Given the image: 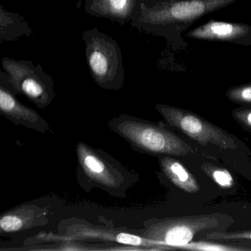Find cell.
<instances>
[{"instance_id":"9","label":"cell","mask_w":251,"mask_h":251,"mask_svg":"<svg viewBox=\"0 0 251 251\" xmlns=\"http://www.w3.org/2000/svg\"><path fill=\"white\" fill-rule=\"evenodd\" d=\"M53 204L30 201L20 204L1 214L0 232L14 233L47 226L55 214Z\"/></svg>"},{"instance_id":"12","label":"cell","mask_w":251,"mask_h":251,"mask_svg":"<svg viewBox=\"0 0 251 251\" xmlns=\"http://www.w3.org/2000/svg\"><path fill=\"white\" fill-rule=\"evenodd\" d=\"M146 0H86L84 11L89 15L119 23H131Z\"/></svg>"},{"instance_id":"2","label":"cell","mask_w":251,"mask_h":251,"mask_svg":"<svg viewBox=\"0 0 251 251\" xmlns=\"http://www.w3.org/2000/svg\"><path fill=\"white\" fill-rule=\"evenodd\" d=\"M76 154L77 182L86 193L97 188L114 198L124 199L127 191L139 181L136 172L125 167L103 150L80 142Z\"/></svg>"},{"instance_id":"8","label":"cell","mask_w":251,"mask_h":251,"mask_svg":"<svg viewBox=\"0 0 251 251\" xmlns=\"http://www.w3.org/2000/svg\"><path fill=\"white\" fill-rule=\"evenodd\" d=\"M60 239L55 241H83V242H100L117 244L129 246L133 250L167 251L168 247L142 236L141 233H132L120 229L94 226L85 222L68 221L60 226Z\"/></svg>"},{"instance_id":"13","label":"cell","mask_w":251,"mask_h":251,"mask_svg":"<svg viewBox=\"0 0 251 251\" xmlns=\"http://www.w3.org/2000/svg\"><path fill=\"white\" fill-rule=\"evenodd\" d=\"M160 168L167 179L178 189L187 193H197L201 186L195 176L173 156H160Z\"/></svg>"},{"instance_id":"7","label":"cell","mask_w":251,"mask_h":251,"mask_svg":"<svg viewBox=\"0 0 251 251\" xmlns=\"http://www.w3.org/2000/svg\"><path fill=\"white\" fill-rule=\"evenodd\" d=\"M155 110L167 126L202 146L212 145L222 150H236V139L201 116L183 108L157 104Z\"/></svg>"},{"instance_id":"4","label":"cell","mask_w":251,"mask_h":251,"mask_svg":"<svg viewBox=\"0 0 251 251\" xmlns=\"http://www.w3.org/2000/svg\"><path fill=\"white\" fill-rule=\"evenodd\" d=\"M233 219L223 213L152 218L145 222L141 234L173 249L193 241L201 232L227 227Z\"/></svg>"},{"instance_id":"11","label":"cell","mask_w":251,"mask_h":251,"mask_svg":"<svg viewBox=\"0 0 251 251\" xmlns=\"http://www.w3.org/2000/svg\"><path fill=\"white\" fill-rule=\"evenodd\" d=\"M185 36L195 40L226 42L251 47V25L245 23L211 20L189 30Z\"/></svg>"},{"instance_id":"18","label":"cell","mask_w":251,"mask_h":251,"mask_svg":"<svg viewBox=\"0 0 251 251\" xmlns=\"http://www.w3.org/2000/svg\"><path fill=\"white\" fill-rule=\"evenodd\" d=\"M229 100L243 106H251V83H243L227 89L226 93Z\"/></svg>"},{"instance_id":"1","label":"cell","mask_w":251,"mask_h":251,"mask_svg":"<svg viewBox=\"0 0 251 251\" xmlns=\"http://www.w3.org/2000/svg\"><path fill=\"white\" fill-rule=\"evenodd\" d=\"M238 0H146L132 27L148 34L164 38L174 50L188 47L182 37L195 22L223 9Z\"/></svg>"},{"instance_id":"10","label":"cell","mask_w":251,"mask_h":251,"mask_svg":"<svg viewBox=\"0 0 251 251\" xmlns=\"http://www.w3.org/2000/svg\"><path fill=\"white\" fill-rule=\"evenodd\" d=\"M8 83L3 70L0 72V114L11 123L28 129L47 133L50 127L37 111L19 100Z\"/></svg>"},{"instance_id":"5","label":"cell","mask_w":251,"mask_h":251,"mask_svg":"<svg viewBox=\"0 0 251 251\" xmlns=\"http://www.w3.org/2000/svg\"><path fill=\"white\" fill-rule=\"evenodd\" d=\"M88 68L95 83L108 91L124 86L125 69L121 48L115 39L93 27L82 33Z\"/></svg>"},{"instance_id":"3","label":"cell","mask_w":251,"mask_h":251,"mask_svg":"<svg viewBox=\"0 0 251 251\" xmlns=\"http://www.w3.org/2000/svg\"><path fill=\"white\" fill-rule=\"evenodd\" d=\"M107 125L139 153L182 157L195 151L193 147L161 123L124 114L111 119Z\"/></svg>"},{"instance_id":"15","label":"cell","mask_w":251,"mask_h":251,"mask_svg":"<svg viewBox=\"0 0 251 251\" xmlns=\"http://www.w3.org/2000/svg\"><path fill=\"white\" fill-rule=\"evenodd\" d=\"M236 242H214V240L192 241L179 247L178 249L203 251H251V247Z\"/></svg>"},{"instance_id":"19","label":"cell","mask_w":251,"mask_h":251,"mask_svg":"<svg viewBox=\"0 0 251 251\" xmlns=\"http://www.w3.org/2000/svg\"><path fill=\"white\" fill-rule=\"evenodd\" d=\"M234 120L246 131L251 133V106H243L233 110Z\"/></svg>"},{"instance_id":"17","label":"cell","mask_w":251,"mask_h":251,"mask_svg":"<svg viewBox=\"0 0 251 251\" xmlns=\"http://www.w3.org/2000/svg\"><path fill=\"white\" fill-rule=\"evenodd\" d=\"M204 239L207 240L220 241V242H241L245 241L251 242V230H239V231L227 232L223 230L205 232Z\"/></svg>"},{"instance_id":"20","label":"cell","mask_w":251,"mask_h":251,"mask_svg":"<svg viewBox=\"0 0 251 251\" xmlns=\"http://www.w3.org/2000/svg\"></svg>"},{"instance_id":"14","label":"cell","mask_w":251,"mask_h":251,"mask_svg":"<svg viewBox=\"0 0 251 251\" xmlns=\"http://www.w3.org/2000/svg\"><path fill=\"white\" fill-rule=\"evenodd\" d=\"M31 27L23 17L0 8V41L13 42L19 38L31 36Z\"/></svg>"},{"instance_id":"16","label":"cell","mask_w":251,"mask_h":251,"mask_svg":"<svg viewBox=\"0 0 251 251\" xmlns=\"http://www.w3.org/2000/svg\"><path fill=\"white\" fill-rule=\"evenodd\" d=\"M201 168L207 176L223 189H229L234 184L233 176L226 169L210 164H204Z\"/></svg>"},{"instance_id":"6","label":"cell","mask_w":251,"mask_h":251,"mask_svg":"<svg viewBox=\"0 0 251 251\" xmlns=\"http://www.w3.org/2000/svg\"><path fill=\"white\" fill-rule=\"evenodd\" d=\"M1 65L17 95H24L39 108L52 103L56 95L53 79L44 72L40 64L36 66L31 61L5 57L1 60Z\"/></svg>"}]
</instances>
